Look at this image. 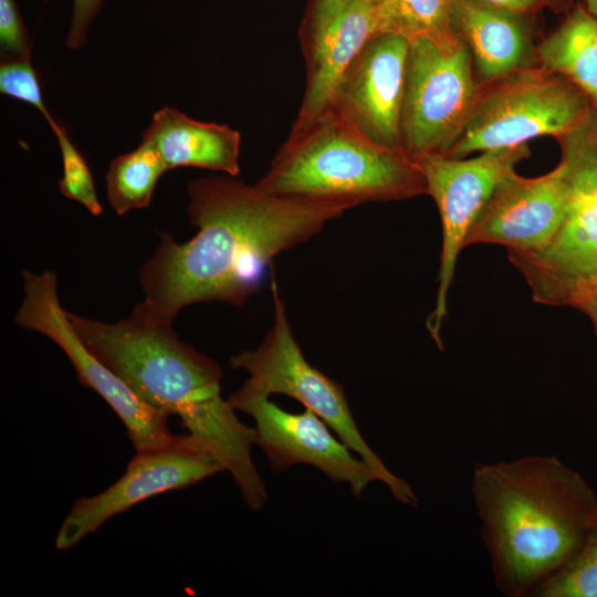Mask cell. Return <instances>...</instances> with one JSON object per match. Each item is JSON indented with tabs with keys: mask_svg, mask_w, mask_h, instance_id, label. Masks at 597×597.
Listing matches in <instances>:
<instances>
[{
	"mask_svg": "<svg viewBox=\"0 0 597 597\" xmlns=\"http://www.w3.org/2000/svg\"><path fill=\"white\" fill-rule=\"evenodd\" d=\"M451 22L481 84L538 64L530 14L482 0H452Z\"/></svg>",
	"mask_w": 597,
	"mask_h": 597,
	"instance_id": "obj_15",
	"label": "cell"
},
{
	"mask_svg": "<svg viewBox=\"0 0 597 597\" xmlns=\"http://www.w3.org/2000/svg\"><path fill=\"white\" fill-rule=\"evenodd\" d=\"M2 59H31V43L14 0H0Z\"/></svg>",
	"mask_w": 597,
	"mask_h": 597,
	"instance_id": "obj_24",
	"label": "cell"
},
{
	"mask_svg": "<svg viewBox=\"0 0 597 597\" xmlns=\"http://www.w3.org/2000/svg\"><path fill=\"white\" fill-rule=\"evenodd\" d=\"M561 146L566 191L562 224L552 242L528 254L509 253L531 289L534 302L570 306L597 286V105L569 132Z\"/></svg>",
	"mask_w": 597,
	"mask_h": 597,
	"instance_id": "obj_5",
	"label": "cell"
},
{
	"mask_svg": "<svg viewBox=\"0 0 597 597\" xmlns=\"http://www.w3.org/2000/svg\"><path fill=\"white\" fill-rule=\"evenodd\" d=\"M271 291L274 324L256 349L242 352L231 358L232 368L248 371L249 378L245 381L266 396H290L316 413L371 468L377 480L388 486L396 500L415 506L417 498L411 486L390 472L363 438L343 387L305 359L293 336L274 279Z\"/></svg>",
	"mask_w": 597,
	"mask_h": 597,
	"instance_id": "obj_8",
	"label": "cell"
},
{
	"mask_svg": "<svg viewBox=\"0 0 597 597\" xmlns=\"http://www.w3.org/2000/svg\"><path fill=\"white\" fill-rule=\"evenodd\" d=\"M591 104L575 84L540 64L519 70L482 85L462 135L446 156L464 158L540 136L557 138L574 128Z\"/></svg>",
	"mask_w": 597,
	"mask_h": 597,
	"instance_id": "obj_7",
	"label": "cell"
},
{
	"mask_svg": "<svg viewBox=\"0 0 597 597\" xmlns=\"http://www.w3.org/2000/svg\"><path fill=\"white\" fill-rule=\"evenodd\" d=\"M527 144L479 153L474 157L432 156L417 161L439 210L442 243L436 305L427 328L439 349H443L441 327L447 316V297L458 256L467 235L496 186L523 159L530 157Z\"/></svg>",
	"mask_w": 597,
	"mask_h": 597,
	"instance_id": "obj_10",
	"label": "cell"
},
{
	"mask_svg": "<svg viewBox=\"0 0 597 597\" xmlns=\"http://www.w3.org/2000/svg\"><path fill=\"white\" fill-rule=\"evenodd\" d=\"M570 307L583 312L591 321L597 334V293L588 292L578 295Z\"/></svg>",
	"mask_w": 597,
	"mask_h": 597,
	"instance_id": "obj_28",
	"label": "cell"
},
{
	"mask_svg": "<svg viewBox=\"0 0 597 597\" xmlns=\"http://www.w3.org/2000/svg\"><path fill=\"white\" fill-rule=\"evenodd\" d=\"M451 3L452 0H371L378 34L392 33L409 42L420 38H455Z\"/></svg>",
	"mask_w": 597,
	"mask_h": 597,
	"instance_id": "obj_20",
	"label": "cell"
},
{
	"mask_svg": "<svg viewBox=\"0 0 597 597\" xmlns=\"http://www.w3.org/2000/svg\"><path fill=\"white\" fill-rule=\"evenodd\" d=\"M515 12L532 14L542 8L563 9L567 0H482Z\"/></svg>",
	"mask_w": 597,
	"mask_h": 597,
	"instance_id": "obj_27",
	"label": "cell"
},
{
	"mask_svg": "<svg viewBox=\"0 0 597 597\" xmlns=\"http://www.w3.org/2000/svg\"><path fill=\"white\" fill-rule=\"evenodd\" d=\"M67 317L85 347L145 402L180 419L231 474L251 510L265 505V483L251 455L255 429L244 425L222 398V371L214 360L181 342L172 325L134 312L116 323L69 312Z\"/></svg>",
	"mask_w": 597,
	"mask_h": 597,
	"instance_id": "obj_2",
	"label": "cell"
},
{
	"mask_svg": "<svg viewBox=\"0 0 597 597\" xmlns=\"http://www.w3.org/2000/svg\"><path fill=\"white\" fill-rule=\"evenodd\" d=\"M347 0H313L306 21L307 43L318 36Z\"/></svg>",
	"mask_w": 597,
	"mask_h": 597,
	"instance_id": "obj_26",
	"label": "cell"
},
{
	"mask_svg": "<svg viewBox=\"0 0 597 597\" xmlns=\"http://www.w3.org/2000/svg\"><path fill=\"white\" fill-rule=\"evenodd\" d=\"M143 138L154 145L167 170L197 167L239 175L241 136L228 125L197 121L164 106L153 115Z\"/></svg>",
	"mask_w": 597,
	"mask_h": 597,
	"instance_id": "obj_17",
	"label": "cell"
},
{
	"mask_svg": "<svg viewBox=\"0 0 597 597\" xmlns=\"http://www.w3.org/2000/svg\"><path fill=\"white\" fill-rule=\"evenodd\" d=\"M54 133L62 157L63 176L59 188L67 199L81 203L93 216H100L103 207L96 195L90 167L69 137L67 130L59 122L50 124Z\"/></svg>",
	"mask_w": 597,
	"mask_h": 597,
	"instance_id": "obj_22",
	"label": "cell"
},
{
	"mask_svg": "<svg viewBox=\"0 0 597 597\" xmlns=\"http://www.w3.org/2000/svg\"><path fill=\"white\" fill-rule=\"evenodd\" d=\"M256 186L270 195L352 208L427 193L417 163L401 150L367 138L329 108L305 123H294Z\"/></svg>",
	"mask_w": 597,
	"mask_h": 597,
	"instance_id": "obj_4",
	"label": "cell"
},
{
	"mask_svg": "<svg viewBox=\"0 0 597 597\" xmlns=\"http://www.w3.org/2000/svg\"><path fill=\"white\" fill-rule=\"evenodd\" d=\"M376 34L371 0H347L326 29L307 43L306 88L295 124L305 123L328 108L345 71Z\"/></svg>",
	"mask_w": 597,
	"mask_h": 597,
	"instance_id": "obj_16",
	"label": "cell"
},
{
	"mask_svg": "<svg viewBox=\"0 0 597 597\" xmlns=\"http://www.w3.org/2000/svg\"><path fill=\"white\" fill-rule=\"evenodd\" d=\"M224 471L223 465L191 434L178 436L170 444L136 452L125 473L93 496L78 499L63 520L55 547L66 551L106 521L134 505L175 490L193 485Z\"/></svg>",
	"mask_w": 597,
	"mask_h": 597,
	"instance_id": "obj_11",
	"label": "cell"
},
{
	"mask_svg": "<svg viewBox=\"0 0 597 597\" xmlns=\"http://www.w3.org/2000/svg\"><path fill=\"white\" fill-rule=\"evenodd\" d=\"M409 43L392 33L374 35L345 71L328 106L367 138L397 150Z\"/></svg>",
	"mask_w": 597,
	"mask_h": 597,
	"instance_id": "obj_13",
	"label": "cell"
},
{
	"mask_svg": "<svg viewBox=\"0 0 597 597\" xmlns=\"http://www.w3.org/2000/svg\"><path fill=\"white\" fill-rule=\"evenodd\" d=\"M0 92L32 105L43 115L49 125L55 121L44 104L41 84L31 59H2Z\"/></svg>",
	"mask_w": 597,
	"mask_h": 597,
	"instance_id": "obj_23",
	"label": "cell"
},
{
	"mask_svg": "<svg viewBox=\"0 0 597 597\" xmlns=\"http://www.w3.org/2000/svg\"><path fill=\"white\" fill-rule=\"evenodd\" d=\"M103 0H74L66 45L76 50L85 42L90 23L98 12Z\"/></svg>",
	"mask_w": 597,
	"mask_h": 597,
	"instance_id": "obj_25",
	"label": "cell"
},
{
	"mask_svg": "<svg viewBox=\"0 0 597 597\" xmlns=\"http://www.w3.org/2000/svg\"><path fill=\"white\" fill-rule=\"evenodd\" d=\"M482 85L471 53L458 35L410 42L400 114L401 150L415 163L446 156L462 135Z\"/></svg>",
	"mask_w": 597,
	"mask_h": 597,
	"instance_id": "obj_6",
	"label": "cell"
},
{
	"mask_svg": "<svg viewBox=\"0 0 597 597\" xmlns=\"http://www.w3.org/2000/svg\"><path fill=\"white\" fill-rule=\"evenodd\" d=\"M228 401L234 410L254 419L256 444L265 452L274 471L308 464L332 481L348 484L356 498L370 482L378 481L371 468L332 434V429L312 410L285 411L247 381Z\"/></svg>",
	"mask_w": 597,
	"mask_h": 597,
	"instance_id": "obj_12",
	"label": "cell"
},
{
	"mask_svg": "<svg viewBox=\"0 0 597 597\" xmlns=\"http://www.w3.org/2000/svg\"><path fill=\"white\" fill-rule=\"evenodd\" d=\"M531 593L540 597H597V520L574 557Z\"/></svg>",
	"mask_w": 597,
	"mask_h": 597,
	"instance_id": "obj_21",
	"label": "cell"
},
{
	"mask_svg": "<svg viewBox=\"0 0 597 597\" xmlns=\"http://www.w3.org/2000/svg\"><path fill=\"white\" fill-rule=\"evenodd\" d=\"M233 178L188 184L187 212L198 232L185 243L160 234L140 269L144 300L134 313L172 325L190 304L222 301L240 306L260 289L275 255L352 209L342 202L270 195Z\"/></svg>",
	"mask_w": 597,
	"mask_h": 597,
	"instance_id": "obj_1",
	"label": "cell"
},
{
	"mask_svg": "<svg viewBox=\"0 0 597 597\" xmlns=\"http://www.w3.org/2000/svg\"><path fill=\"white\" fill-rule=\"evenodd\" d=\"M472 493L495 584L511 597L570 561L597 520L593 489L553 455L478 463Z\"/></svg>",
	"mask_w": 597,
	"mask_h": 597,
	"instance_id": "obj_3",
	"label": "cell"
},
{
	"mask_svg": "<svg viewBox=\"0 0 597 597\" xmlns=\"http://www.w3.org/2000/svg\"><path fill=\"white\" fill-rule=\"evenodd\" d=\"M566 191L561 167L537 177L514 170L494 189L471 227L465 247L504 245L507 253L528 254L546 248L565 212Z\"/></svg>",
	"mask_w": 597,
	"mask_h": 597,
	"instance_id": "obj_14",
	"label": "cell"
},
{
	"mask_svg": "<svg viewBox=\"0 0 597 597\" xmlns=\"http://www.w3.org/2000/svg\"><path fill=\"white\" fill-rule=\"evenodd\" d=\"M166 171L158 151L145 138L134 150L115 157L105 177L107 199L114 211L122 216L148 207L157 181Z\"/></svg>",
	"mask_w": 597,
	"mask_h": 597,
	"instance_id": "obj_19",
	"label": "cell"
},
{
	"mask_svg": "<svg viewBox=\"0 0 597 597\" xmlns=\"http://www.w3.org/2000/svg\"><path fill=\"white\" fill-rule=\"evenodd\" d=\"M585 2L587 11L597 18V0H585Z\"/></svg>",
	"mask_w": 597,
	"mask_h": 597,
	"instance_id": "obj_29",
	"label": "cell"
},
{
	"mask_svg": "<svg viewBox=\"0 0 597 597\" xmlns=\"http://www.w3.org/2000/svg\"><path fill=\"white\" fill-rule=\"evenodd\" d=\"M588 292L597 293V286H596L595 289L590 290V291L585 292V293H588ZM582 294H583V293H582ZM579 295H580V294H579Z\"/></svg>",
	"mask_w": 597,
	"mask_h": 597,
	"instance_id": "obj_30",
	"label": "cell"
},
{
	"mask_svg": "<svg viewBox=\"0 0 597 597\" xmlns=\"http://www.w3.org/2000/svg\"><path fill=\"white\" fill-rule=\"evenodd\" d=\"M23 298L14 321L22 328L51 338L73 365L78 381L93 389L122 420L136 452L166 447L178 436L168 429V417L145 402L121 377L96 358L75 334L57 295L52 271L22 272Z\"/></svg>",
	"mask_w": 597,
	"mask_h": 597,
	"instance_id": "obj_9",
	"label": "cell"
},
{
	"mask_svg": "<svg viewBox=\"0 0 597 597\" xmlns=\"http://www.w3.org/2000/svg\"><path fill=\"white\" fill-rule=\"evenodd\" d=\"M540 65L566 77L597 105V18L577 6L537 44Z\"/></svg>",
	"mask_w": 597,
	"mask_h": 597,
	"instance_id": "obj_18",
	"label": "cell"
}]
</instances>
